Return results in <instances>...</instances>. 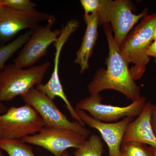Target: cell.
Listing matches in <instances>:
<instances>
[{"instance_id":"cell-1","label":"cell","mask_w":156,"mask_h":156,"mask_svg":"<svg viewBox=\"0 0 156 156\" xmlns=\"http://www.w3.org/2000/svg\"><path fill=\"white\" fill-rule=\"evenodd\" d=\"M108 43L109 53L106 59V69L100 68L95 72L87 86L90 95H95L106 90H116L128 99L135 101L140 96V88L132 77L129 63L121 53L115 41L109 23L103 25Z\"/></svg>"},{"instance_id":"cell-2","label":"cell","mask_w":156,"mask_h":156,"mask_svg":"<svg viewBox=\"0 0 156 156\" xmlns=\"http://www.w3.org/2000/svg\"><path fill=\"white\" fill-rule=\"evenodd\" d=\"M156 24V13L143 18L130 33L120 47L121 53L128 63L134 64L130 71L135 80L145 73L150 61L147 51L153 41L154 28Z\"/></svg>"},{"instance_id":"cell-3","label":"cell","mask_w":156,"mask_h":156,"mask_svg":"<svg viewBox=\"0 0 156 156\" xmlns=\"http://www.w3.org/2000/svg\"><path fill=\"white\" fill-rule=\"evenodd\" d=\"M50 62L27 69L5 65L0 70V101H8L22 96L41 83L50 66Z\"/></svg>"},{"instance_id":"cell-4","label":"cell","mask_w":156,"mask_h":156,"mask_svg":"<svg viewBox=\"0 0 156 156\" xmlns=\"http://www.w3.org/2000/svg\"><path fill=\"white\" fill-rule=\"evenodd\" d=\"M133 5L128 0H102L99 13V25L109 23L115 41L119 48L138 21L147 15V9L139 14L133 13Z\"/></svg>"},{"instance_id":"cell-5","label":"cell","mask_w":156,"mask_h":156,"mask_svg":"<svg viewBox=\"0 0 156 156\" xmlns=\"http://www.w3.org/2000/svg\"><path fill=\"white\" fill-rule=\"evenodd\" d=\"M44 126L41 118L30 105L11 107L0 115V141L22 140L38 133Z\"/></svg>"},{"instance_id":"cell-6","label":"cell","mask_w":156,"mask_h":156,"mask_svg":"<svg viewBox=\"0 0 156 156\" xmlns=\"http://www.w3.org/2000/svg\"><path fill=\"white\" fill-rule=\"evenodd\" d=\"M26 104L33 108L41 117L45 127L66 128L88 137L91 131L77 121L71 122L58 108L53 100L36 88L21 96Z\"/></svg>"},{"instance_id":"cell-7","label":"cell","mask_w":156,"mask_h":156,"mask_svg":"<svg viewBox=\"0 0 156 156\" xmlns=\"http://www.w3.org/2000/svg\"><path fill=\"white\" fill-rule=\"evenodd\" d=\"M54 15L37 11H18L3 5L0 8V47L6 45L24 30H33Z\"/></svg>"},{"instance_id":"cell-8","label":"cell","mask_w":156,"mask_h":156,"mask_svg":"<svg viewBox=\"0 0 156 156\" xmlns=\"http://www.w3.org/2000/svg\"><path fill=\"white\" fill-rule=\"evenodd\" d=\"M56 21L55 17L46 25L32 30L30 37L14 59V64L22 68L30 67L47 54L48 48L56 41L61 33V30H52Z\"/></svg>"},{"instance_id":"cell-9","label":"cell","mask_w":156,"mask_h":156,"mask_svg":"<svg viewBox=\"0 0 156 156\" xmlns=\"http://www.w3.org/2000/svg\"><path fill=\"white\" fill-rule=\"evenodd\" d=\"M146 101L145 97L140 96L128 106H113L101 103L102 97L98 93L81 99L76 104V109L86 111L95 119L109 123L117 122L123 117L139 115L145 106Z\"/></svg>"},{"instance_id":"cell-10","label":"cell","mask_w":156,"mask_h":156,"mask_svg":"<svg viewBox=\"0 0 156 156\" xmlns=\"http://www.w3.org/2000/svg\"><path fill=\"white\" fill-rule=\"evenodd\" d=\"M87 137L69 129L44 126L38 133L26 136L22 140L44 148L55 156H60L68 149L80 147Z\"/></svg>"},{"instance_id":"cell-11","label":"cell","mask_w":156,"mask_h":156,"mask_svg":"<svg viewBox=\"0 0 156 156\" xmlns=\"http://www.w3.org/2000/svg\"><path fill=\"white\" fill-rule=\"evenodd\" d=\"M80 27V22L77 19H72L68 21L61 30V33L56 42L54 43L56 52L54 58L53 73L50 80L46 83H41L36 86V89L46 94L53 100L56 97L61 98L64 102L68 99L65 93L61 83L58 73L59 58L61 50L70 37Z\"/></svg>"},{"instance_id":"cell-12","label":"cell","mask_w":156,"mask_h":156,"mask_svg":"<svg viewBox=\"0 0 156 156\" xmlns=\"http://www.w3.org/2000/svg\"><path fill=\"white\" fill-rule=\"evenodd\" d=\"M76 110L84 124L99 131L108 146L109 156H119L125 132L134 118L126 117L116 122H105L95 119L83 110Z\"/></svg>"},{"instance_id":"cell-13","label":"cell","mask_w":156,"mask_h":156,"mask_svg":"<svg viewBox=\"0 0 156 156\" xmlns=\"http://www.w3.org/2000/svg\"><path fill=\"white\" fill-rule=\"evenodd\" d=\"M152 109L150 102L146 103L138 117L128 125L122 142L140 143L156 149V136L151 122Z\"/></svg>"},{"instance_id":"cell-14","label":"cell","mask_w":156,"mask_h":156,"mask_svg":"<svg viewBox=\"0 0 156 156\" xmlns=\"http://www.w3.org/2000/svg\"><path fill=\"white\" fill-rule=\"evenodd\" d=\"M84 21L87 28L84 33L80 47L76 53L74 62L80 67L81 74L83 73L89 67V58L92 56L93 49L98 38L99 16L98 13L84 14Z\"/></svg>"},{"instance_id":"cell-15","label":"cell","mask_w":156,"mask_h":156,"mask_svg":"<svg viewBox=\"0 0 156 156\" xmlns=\"http://www.w3.org/2000/svg\"><path fill=\"white\" fill-rule=\"evenodd\" d=\"M32 33V30H29L9 44L0 47V70L5 65L6 62L25 44Z\"/></svg>"},{"instance_id":"cell-16","label":"cell","mask_w":156,"mask_h":156,"mask_svg":"<svg viewBox=\"0 0 156 156\" xmlns=\"http://www.w3.org/2000/svg\"><path fill=\"white\" fill-rule=\"evenodd\" d=\"M104 152V145L98 135L92 134L80 147L69 156H102Z\"/></svg>"},{"instance_id":"cell-17","label":"cell","mask_w":156,"mask_h":156,"mask_svg":"<svg viewBox=\"0 0 156 156\" xmlns=\"http://www.w3.org/2000/svg\"><path fill=\"white\" fill-rule=\"evenodd\" d=\"M0 148L9 156H36L32 147L22 140H2L0 141Z\"/></svg>"},{"instance_id":"cell-18","label":"cell","mask_w":156,"mask_h":156,"mask_svg":"<svg viewBox=\"0 0 156 156\" xmlns=\"http://www.w3.org/2000/svg\"><path fill=\"white\" fill-rule=\"evenodd\" d=\"M119 156H155L153 148L140 143H122Z\"/></svg>"},{"instance_id":"cell-19","label":"cell","mask_w":156,"mask_h":156,"mask_svg":"<svg viewBox=\"0 0 156 156\" xmlns=\"http://www.w3.org/2000/svg\"><path fill=\"white\" fill-rule=\"evenodd\" d=\"M4 5L18 11H29L35 9L36 4L30 0H3Z\"/></svg>"},{"instance_id":"cell-20","label":"cell","mask_w":156,"mask_h":156,"mask_svg":"<svg viewBox=\"0 0 156 156\" xmlns=\"http://www.w3.org/2000/svg\"><path fill=\"white\" fill-rule=\"evenodd\" d=\"M81 5L85 14L98 13L101 5V0H81Z\"/></svg>"},{"instance_id":"cell-21","label":"cell","mask_w":156,"mask_h":156,"mask_svg":"<svg viewBox=\"0 0 156 156\" xmlns=\"http://www.w3.org/2000/svg\"><path fill=\"white\" fill-rule=\"evenodd\" d=\"M147 56L153 57L155 59L156 63V40L152 42L150 46L149 47L147 51Z\"/></svg>"},{"instance_id":"cell-22","label":"cell","mask_w":156,"mask_h":156,"mask_svg":"<svg viewBox=\"0 0 156 156\" xmlns=\"http://www.w3.org/2000/svg\"><path fill=\"white\" fill-rule=\"evenodd\" d=\"M151 122L154 133L156 136V105H153L152 114Z\"/></svg>"},{"instance_id":"cell-23","label":"cell","mask_w":156,"mask_h":156,"mask_svg":"<svg viewBox=\"0 0 156 156\" xmlns=\"http://www.w3.org/2000/svg\"><path fill=\"white\" fill-rule=\"evenodd\" d=\"M8 109L7 107L5 106V105L3 104L2 101H0V114H3L7 112Z\"/></svg>"},{"instance_id":"cell-24","label":"cell","mask_w":156,"mask_h":156,"mask_svg":"<svg viewBox=\"0 0 156 156\" xmlns=\"http://www.w3.org/2000/svg\"><path fill=\"white\" fill-rule=\"evenodd\" d=\"M156 40V24L155 25L154 30L153 41Z\"/></svg>"},{"instance_id":"cell-25","label":"cell","mask_w":156,"mask_h":156,"mask_svg":"<svg viewBox=\"0 0 156 156\" xmlns=\"http://www.w3.org/2000/svg\"><path fill=\"white\" fill-rule=\"evenodd\" d=\"M69 153L68 151L67 150L65 151L64 152H63V153L62 154V155L60 156H69Z\"/></svg>"},{"instance_id":"cell-26","label":"cell","mask_w":156,"mask_h":156,"mask_svg":"<svg viewBox=\"0 0 156 156\" xmlns=\"http://www.w3.org/2000/svg\"><path fill=\"white\" fill-rule=\"evenodd\" d=\"M4 5V2H3V0H0V8L2 7V6Z\"/></svg>"},{"instance_id":"cell-27","label":"cell","mask_w":156,"mask_h":156,"mask_svg":"<svg viewBox=\"0 0 156 156\" xmlns=\"http://www.w3.org/2000/svg\"><path fill=\"white\" fill-rule=\"evenodd\" d=\"M0 156H4L2 153V150L0 148Z\"/></svg>"},{"instance_id":"cell-28","label":"cell","mask_w":156,"mask_h":156,"mask_svg":"<svg viewBox=\"0 0 156 156\" xmlns=\"http://www.w3.org/2000/svg\"><path fill=\"white\" fill-rule=\"evenodd\" d=\"M153 148V151L155 155L156 156V149L154 148Z\"/></svg>"}]
</instances>
